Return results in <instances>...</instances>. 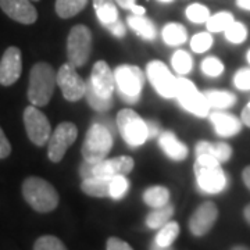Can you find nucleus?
<instances>
[{
    "instance_id": "obj_1",
    "label": "nucleus",
    "mask_w": 250,
    "mask_h": 250,
    "mask_svg": "<svg viewBox=\"0 0 250 250\" xmlns=\"http://www.w3.org/2000/svg\"><path fill=\"white\" fill-rule=\"evenodd\" d=\"M57 83V74L47 62H36L29 72L28 99L32 106L42 107L49 104Z\"/></svg>"
},
{
    "instance_id": "obj_2",
    "label": "nucleus",
    "mask_w": 250,
    "mask_h": 250,
    "mask_svg": "<svg viewBox=\"0 0 250 250\" xmlns=\"http://www.w3.org/2000/svg\"><path fill=\"white\" fill-rule=\"evenodd\" d=\"M22 196L38 213H50L59 206L60 197L54 187L46 179L28 177L22 182Z\"/></svg>"
},
{
    "instance_id": "obj_3",
    "label": "nucleus",
    "mask_w": 250,
    "mask_h": 250,
    "mask_svg": "<svg viewBox=\"0 0 250 250\" xmlns=\"http://www.w3.org/2000/svg\"><path fill=\"white\" fill-rule=\"evenodd\" d=\"M193 168L197 185L205 193L217 195L228 185V178L221 168V163L210 154L197 156Z\"/></svg>"
},
{
    "instance_id": "obj_4",
    "label": "nucleus",
    "mask_w": 250,
    "mask_h": 250,
    "mask_svg": "<svg viewBox=\"0 0 250 250\" xmlns=\"http://www.w3.org/2000/svg\"><path fill=\"white\" fill-rule=\"evenodd\" d=\"M114 132L103 123H96L90 126L82 143V156L85 161L99 163L103 161L113 147Z\"/></svg>"
},
{
    "instance_id": "obj_5",
    "label": "nucleus",
    "mask_w": 250,
    "mask_h": 250,
    "mask_svg": "<svg viewBox=\"0 0 250 250\" xmlns=\"http://www.w3.org/2000/svg\"><path fill=\"white\" fill-rule=\"evenodd\" d=\"M135 163L129 156H118L114 159H104L99 163L83 161L80 167L81 178H113L116 175H126L134 168Z\"/></svg>"
},
{
    "instance_id": "obj_6",
    "label": "nucleus",
    "mask_w": 250,
    "mask_h": 250,
    "mask_svg": "<svg viewBox=\"0 0 250 250\" xmlns=\"http://www.w3.org/2000/svg\"><path fill=\"white\" fill-rule=\"evenodd\" d=\"M114 78L121 99L129 104L136 103L141 98V92L145 83L142 70L136 65H118L114 71Z\"/></svg>"
},
{
    "instance_id": "obj_7",
    "label": "nucleus",
    "mask_w": 250,
    "mask_h": 250,
    "mask_svg": "<svg viewBox=\"0 0 250 250\" xmlns=\"http://www.w3.org/2000/svg\"><path fill=\"white\" fill-rule=\"evenodd\" d=\"M117 128L131 147L141 146L149 138L146 121L131 108H124L117 114Z\"/></svg>"
},
{
    "instance_id": "obj_8",
    "label": "nucleus",
    "mask_w": 250,
    "mask_h": 250,
    "mask_svg": "<svg viewBox=\"0 0 250 250\" xmlns=\"http://www.w3.org/2000/svg\"><path fill=\"white\" fill-rule=\"evenodd\" d=\"M92 34L86 25H75L71 28L67 38V59L75 68L85 65L90 56Z\"/></svg>"
},
{
    "instance_id": "obj_9",
    "label": "nucleus",
    "mask_w": 250,
    "mask_h": 250,
    "mask_svg": "<svg viewBox=\"0 0 250 250\" xmlns=\"http://www.w3.org/2000/svg\"><path fill=\"white\" fill-rule=\"evenodd\" d=\"M181 106L196 117H207L210 113V104L205 93H200L196 86L187 78H178V92H177Z\"/></svg>"
},
{
    "instance_id": "obj_10",
    "label": "nucleus",
    "mask_w": 250,
    "mask_h": 250,
    "mask_svg": "<svg viewBox=\"0 0 250 250\" xmlns=\"http://www.w3.org/2000/svg\"><path fill=\"white\" fill-rule=\"evenodd\" d=\"M24 125L29 141L36 146H45L52 136V126L47 117L36 106H28L24 110Z\"/></svg>"
},
{
    "instance_id": "obj_11",
    "label": "nucleus",
    "mask_w": 250,
    "mask_h": 250,
    "mask_svg": "<svg viewBox=\"0 0 250 250\" xmlns=\"http://www.w3.org/2000/svg\"><path fill=\"white\" fill-rule=\"evenodd\" d=\"M147 78L153 88L160 93L163 98H177L178 80L171 74L168 67L163 62H150L146 67Z\"/></svg>"
},
{
    "instance_id": "obj_12",
    "label": "nucleus",
    "mask_w": 250,
    "mask_h": 250,
    "mask_svg": "<svg viewBox=\"0 0 250 250\" xmlns=\"http://www.w3.org/2000/svg\"><path fill=\"white\" fill-rule=\"evenodd\" d=\"M78 129L75 124L72 123H62L57 125V128L53 131V134L49 139L47 146V156L49 160L53 163H60L67 153L68 147L77 141Z\"/></svg>"
},
{
    "instance_id": "obj_13",
    "label": "nucleus",
    "mask_w": 250,
    "mask_h": 250,
    "mask_svg": "<svg viewBox=\"0 0 250 250\" xmlns=\"http://www.w3.org/2000/svg\"><path fill=\"white\" fill-rule=\"evenodd\" d=\"M57 85L62 89L64 99L68 102H78L86 92V82L81 78L75 67L70 62L62 64L57 71Z\"/></svg>"
},
{
    "instance_id": "obj_14",
    "label": "nucleus",
    "mask_w": 250,
    "mask_h": 250,
    "mask_svg": "<svg viewBox=\"0 0 250 250\" xmlns=\"http://www.w3.org/2000/svg\"><path fill=\"white\" fill-rule=\"evenodd\" d=\"M218 218V208L213 202H205L193 211L189 220V231L195 236H205L210 232Z\"/></svg>"
},
{
    "instance_id": "obj_15",
    "label": "nucleus",
    "mask_w": 250,
    "mask_h": 250,
    "mask_svg": "<svg viewBox=\"0 0 250 250\" xmlns=\"http://www.w3.org/2000/svg\"><path fill=\"white\" fill-rule=\"evenodd\" d=\"M22 72V56L16 46L6 49L0 60V85L11 86L16 83Z\"/></svg>"
},
{
    "instance_id": "obj_16",
    "label": "nucleus",
    "mask_w": 250,
    "mask_h": 250,
    "mask_svg": "<svg viewBox=\"0 0 250 250\" xmlns=\"http://www.w3.org/2000/svg\"><path fill=\"white\" fill-rule=\"evenodd\" d=\"M89 81L93 89L102 98L113 99V92L116 89V78H114V72L111 71L107 62H95Z\"/></svg>"
},
{
    "instance_id": "obj_17",
    "label": "nucleus",
    "mask_w": 250,
    "mask_h": 250,
    "mask_svg": "<svg viewBox=\"0 0 250 250\" xmlns=\"http://www.w3.org/2000/svg\"><path fill=\"white\" fill-rule=\"evenodd\" d=\"M0 9L20 24L29 25L38 20V11L31 0H0Z\"/></svg>"
},
{
    "instance_id": "obj_18",
    "label": "nucleus",
    "mask_w": 250,
    "mask_h": 250,
    "mask_svg": "<svg viewBox=\"0 0 250 250\" xmlns=\"http://www.w3.org/2000/svg\"><path fill=\"white\" fill-rule=\"evenodd\" d=\"M211 123L214 124V129L217 135L224 136V138H231L233 135L239 134L242 129V120L238 117L232 116L229 113H223V111H215L210 116Z\"/></svg>"
},
{
    "instance_id": "obj_19",
    "label": "nucleus",
    "mask_w": 250,
    "mask_h": 250,
    "mask_svg": "<svg viewBox=\"0 0 250 250\" xmlns=\"http://www.w3.org/2000/svg\"><path fill=\"white\" fill-rule=\"evenodd\" d=\"M159 145L163 149V152L172 160L182 161L188 157L189 150H188L187 145L181 142L175 134H172L171 131H166L159 135Z\"/></svg>"
},
{
    "instance_id": "obj_20",
    "label": "nucleus",
    "mask_w": 250,
    "mask_h": 250,
    "mask_svg": "<svg viewBox=\"0 0 250 250\" xmlns=\"http://www.w3.org/2000/svg\"><path fill=\"white\" fill-rule=\"evenodd\" d=\"M202 154H210L214 159L220 161L221 164L227 163L232 156V147L228 143L224 142H206L202 141L196 145V157Z\"/></svg>"
},
{
    "instance_id": "obj_21",
    "label": "nucleus",
    "mask_w": 250,
    "mask_h": 250,
    "mask_svg": "<svg viewBox=\"0 0 250 250\" xmlns=\"http://www.w3.org/2000/svg\"><path fill=\"white\" fill-rule=\"evenodd\" d=\"M114 1L116 0H93V7L99 21L106 28L118 20V10Z\"/></svg>"
},
{
    "instance_id": "obj_22",
    "label": "nucleus",
    "mask_w": 250,
    "mask_h": 250,
    "mask_svg": "<svg viewBox=\"0 0 250 250\" xmlns=\"http://www.w3.org/2000/svg\"><path fill=\"white\" fill-rule=\"evenodd\" d=\"M110 181H111V178L82 179L81 189L88 196L108 197L110 196Z\"/></svg>"
},
{
    "instance_id": "obj_23",
    "label": "nucleus",
    "mask_w": 250,
    "mask_h": 250,
    "mask_svg": "<svg viewBox=\"0 0 250 250\" xmlns=\"http://www.w3.org/2000/svg\"><path fill=\"white\" fill-rule=\"evenodd\" d=\"M126 22L138 35L143 38V39H146V41H153L157 35L156 27L153 25L152 21L147 17H145V16H135V14H132V16L126 18Z\"/></svg>"
},
{
    "instance_id": "obj_24",
    "label": "nucleus",
    "mask_w": 250,
    "mask_h": 250,
    "mask_svg": "<svg viewBox=\"0 0 250 250\" xmlns=\"http://www.w3.org/2000/svg\"><path fill=\"white\" fill-rule=\"evenodd\" d=\"M143 202L147 206H150L152 208H159L163 206L170 203V190L166 187H156L147 188L143 192Z\"/></svg>"
},
{
    "instance_id": "obj_25",
    "label": "nucleus",
    "mask_w": 250,
    "mask_h": 250,
    "mask_svg": "<svg viewBox=\"0 0 250 250\" xmlns=\"http://www.w3.org/2000/svg\"><path fill=\"white\" fill-rule=\"evenodd\" d=\"M172 215H174V206L170 203L159 208H153L146 217V225L152 229H160L161 227L170 223Z\"/></svg>"
},
{
    "instance_id": "obj_26",
    "label": "nucleus",
    "mask_w": 250,
    "mask_h": 250,
    "mask_svg": "<svg viewBox=\"0 0 250 250\" xmlns=\"http://www.w3.org/2000/svg\"><path fill=\"white\" fill-rule=\"evenodd\" d=\"M205 96L210 107L217 108V110L232 107L236 103V96L228 90H206Z\"/></svg>"
},
{
    "instance_id": "obj_27",
    "label": "nucleus",
    "mask_w": 250,
    "mask_h": 250,
    "mask_svg": "<svg viewBox=\"0 0 250 250\" xmlns=\"http://www.w3.org/2000/svg\"><path fill=\"white\" fill-rule=\"evenodd\" d=\"M163 39L167 45L170 46L184 45L188 39L187 29L181 24L170 22L163 28Z\"/></svg>"
},
{
    "instance_id": "obj_28",
    "label": "nucleus",
    "mask_w": 250,
    "mask_h": 250,
    "mask_svg": "<svg viewBox=\"0 0 250 250\" xmlns=\"http://www.w3.org/2000/svg\"><path fill=\"white\" fill-rule=\"evenodd\" d=\"M88 0H56L54 9L60 18H71L86 7Z\"/></svg>"
},
{
    "instance_id": "obj_29",
    "label": "nucleus",
    "mask_w": 250,
    "mask_h": 250,
    "mask_svg": "<svg viewBox=\"0 0 250 250\" xmlns=\"http://www.w3.org/2000/svg\"><path fill=\"white\" fill-rule=\"evenodd\" d=\"M85 98L90 107L96 110L99 113H106L110 108L113 107V99H104L102 98L96 90L93 89L90 81L86 82V92H85Z\"/></svg>"
},
{
    "instance_id": "obj_30",
    "label": "nucleus",
    "mask_w": 250,
    "mask_h": 250,
    "mask_svg": "<svg viewBox=\"0 0 250 250\" xmlns=\"http://www.w3.org/2000/svg\"><path fill=\"white\" fill-rule=\"evenodd\" d=\"M233 21H235V18L229 11H220L207 20L206 27L208 29V32H223L232 24Z\"/></svg>"
},
{
    "instance_id": "obj_31",
    "label": "nucleus",
    "mask_w": 250,
    "mask_h": 250,
    "mask_svg": "<svg viewBox=\"0 0 250 250\" xmlns=\"http://www.w3.org/2000/svg\"><path fill=\"white\" fill-rule=\"evenodd\" d=\"M179 235V225L175 221H170L161 227L154 242L160 246H171Z\"/></svg>"
},
{
    "instance_id": "obj_32",
    "label": "nucleus",
    "mask_w": 250,
    "mask_h": 250,
    "mask_svg": "<svg viewBox=\"0 0 250 250\" xmlns=\"http://www.w3.org/2000/svg\"><path fill=\"white\" fill-rule=\"evenodd\" d=\"M171 64H172V68L181 75L190 72L192 67H193L192 57L185 50H177L172 56V59H171Z\"/></svg>"
},
{
    "instance_id": "obj_33",
    "label": "nucleus",
    "mask_w": 250,
    "mask_h": 250,
    "mask_svg": "<svg viewBox=\"0 0 250 250\" xmlns=\"http://www.w3.org/2000/svg\"><path fill=\"white\" fill-rule=\"evenodd\" d=\"M225 38L231 42V43H242L246 41L248 38V28L245 27L239 21H233L229 27L227 28L225 31Z\"/></svg>"
},
{
    "instance_id": "obj_34",
    "label": "nucleus",
    "mask_w": 250,
    "mask_h": 250,
    "mask_svg": "<svg viewBox=\"0 0 250 250\" xmlns=\"http://www.w3.org/2000/svg\"><path fill=\"white\" fill-rule=\"evenodd\" d=\"M34 250H67L65 245L57 236L43 235L34 243Z\"/></svg>"
},
{
    "instance_id": "obj_35",
    "label": "nucleus",
    "mask_w": 250,
    "mask_h": 250,
    "mask_svg": "<svg viewBox=\"0 0 250 250\" xmlns=\"http://www.w3.org/2000/svg\"><path fill=\"white\" fill-rule=\"evenodd\" d=\"M187 17L189 21H192L195 24H202V22H207V20L211 16H210V10L206 6L195 3V4H190L187 9Z\"/></svg>"
},
{
    "instance_id": "obj_36",
    "label": "nucleus",
    "mask_w": 250,
    "mask_h": 250,
    "mask_svg": "<svg viewBox=\"0 0 250 250\" xmlns=\"http://www.w3.org/2000/svg\"><path fill=\"white\" fill-rule=\"evenodd\" d=\"M129 188V182L125 175H116L110 181V197L113 199H121L125 196L126 190Z\"/></svg>"
},
{
    "instance_id": "obj_37",
    "label": "nucleus",
    "mask_w": 250,
    "mask_h": 250,
    "mask_svg": "<svg viewBox=\"0 0 250 250\" xmlns=\"http://www.w3.org/2000/svg\"><path fill=\"white\" fill-rule=\"evenodd\" d=\"M213 45V36L208 32H200L192 38L190 47L195 53H205Z\"/></svg>"
},
{
    "instance_id": "obj_38",
    "label": "nucleus",
    "mask_w": 250,
    "mask_h": 250,
    "mask_svg": "<svg viewBox=\"0 0 250 250\" xmlns=\"http://www.w3.org/2000/svg\"><path fill=\"white\" fill-rule=\"evenodd\" d=\"M202 71L207 77H220L224 72V64L217 57H207L202 62Z\"/></svg>"
},
{
    "instance_id": "obj_39",
    "label": "nucleus",
    "mask_w": 250,
    "mask_h": 250,
    "mask_svg": "<svg viewBox=\"0 0 250 250\" xmlns=\"http://www.w3.org/2000/svg\"><path fill=\"white\" fill-rule=\"evenodd\" d=\"M233 85L239 90H250V70L241 68L233 77Z\"/></svg>"
},
{
    "instance_id": "obj_40",
    "label": "nucleus",
    "mask_w": 250,
    "mask_h": 250,
    "mask_svg": "<svg viewBox=\"0 0 250 250\" xmlns=\"http://www.w3.org/2000/svg\"><path fill=\"white\" fill-rule=\"evenodd\" d=\"M106 249L107 250H134L128 243L120 238L116 236H111L108 238L107 243H106Z\"/></svg>"
},
{
    "instance_id": "obj_41",
    "label": "nucleus",
    "mask_w": 250,
    "mask_h": 250,
    "mask_svg": "<svg viewBox=\"0 0 250 250\" xmlns=\"http://www.w3.org/2000/svg\"><path fill=\"white\" fill-rule=\"evenodd\" d=\"M10 153H11V145H10L4 131L0 128V160L9 157Z\"/></svg>"
},
{
    "instance_id": "obj_42",
    "label": "nucleus",
    "mask_w": 250,
    "mask_h": 250,
    "mask_svg": "<svg viewBox=\"0 0 250 250\" xmlns=\"http://www.w3.org/2000/svg\"><path fill=\"white\" fill-rule=\"evenodd\" d=\"M108 29H110V32L114 36H117V38H123V36L125 35L124 24H123L120 20H117L114 24H111V25L108 27Z\"/></svg>"
},
{
    "instance_id": "obj_43",
    "label": "nucleus",
    "mask_w": 250,
    "mask_h": 250,
    "mask_svg": "<svg viewBox=\"0 0 250 250\" xmlns=\"http://www.w3.org/2000/svg\"><path fill=\"white\" fill-rule=\"evenodd\" d=\"M146 126H147V136L149 138H156L157 135H160V128H159V124L156 121H146Z\"/></svg>"
},
{
    "instance_id": "obj_44",
    "label": "nucleus",
    "mask_w": 250,
    "mask_h": 250,
    "mask_svg": "<svg viewBox=\"0 0 250 250\" xmlns=\"http://www.w3.org/2000/svg\"><path fill=\"white\" fill-rule=\"evenodd\" d=\"M116 3L125 10H131L134 6H136V0H116Z\"/></svg>"
},
{
    "instance_id": "obj_45",
    "label": "nucleus",
    "mask_w": 250,
    "mask_h": 250,
    "mask_svg": "<svg viewBox=\"0 0 250 250\" xmlns=\"http://www.w3.org/2000/svg\"><path fill=\"white\" fill-rule=\"evenodd\" d=\"M241 120H242V123H243V124L250 128V107H249V106H246V107L242 110Z\"/></svg>"
},
{
    "instance_id": "obj_46",
    "label": "nucleus",
    "mask_w": 250,
    "mask_h": 250,
    "mask_svg": "<svg viewBox=\"0 0 250 250\" xmlns=\"http://www.w3.org/2000/svg\"><path fill=\"white\" fill-rule=\"evenodd\" d=\"M242 179H243L246 188L250 190V166H248V167L243 170V172H242Z\"/></svg>"
},
{
    "instance_id": "obj_47",
    "label": "nucleus",
    "mask_w": 250,
    "mask_h": 250,
    "mask_svg": "<svg viewBox=\"0 0 250 250\" xmlns=\"http://www.w3.org/2000/svg\"><path fill=\"white\" fill-rule=\"evenodd\" d=\"M236 6L242 10L250 11V0H236Z\"/></svg>"
},
{
    "instance_id": "obj_48",
    "label": "nucleus",
    "mask_w": 250,
    "mask_h": 250,
    "mask_svg": "<svg viewBox=\"0 0 250 250\" xmlns=\"http://www.w3.org/2000/svg\"><path fill=\"white\" fill-rule=\"evenodd\" d=\"M131 11H132V14H135V16H143L145 13H146V10H145V7H142V6H134L132 9H131Z\"/></svg>"
},
{
    "instance_id": "obj_49",
    "label": "nucleus",
    "mask_w": 250,
    "mask_h": 250,
    "mask_svg": "<svg viewBox=\"0 0 250 250\" xmlns=\"http://www.w3.org/2000/svg\"><path fill=\"white\" fill-rule=\"evenodd\" d=\"M150 250H174L171 246H160V245H157L156 242L153 243L152 246H150Z\"/></svg>"
},
{
    "instance_id": "obj_50",
    "label": "nucleus",
    "mask_w": 250,
    "mask_h": 250,
    "mask_svg": "<svg viewBox=\"0 0 250 250\" xmlns=\"http://www.w3.org/2000/svg\"><path fill=\"white\" fill-rule=\"evenodd\" d=\"M243 215H245V220H246L250 225V203L245 207V210H243Z\"/></svg>"
},
{
    "instance_id": "obj_51",
    "label": "nucleus",
    "mask_w": 250,
    "mask_h": 250,
    "mask_svg": "<svg viewBox=\"0 0 250 250\" xmlns=\"http://www.w3.org/2000/svg\"><path fill=\"white\" fill-rule=\"evenodd\" d=\"M231 250H250L249 248H246V246H243V245H238V246H233Z\"/></svg>"
},
{
    "instance_id": "obj_52",
    "label": "nucleus",
    "mask_w": 250,
    "mask_h": 250,
    "mask_svg": "<svg viewBox=\"0 0 250 250\" xmlns=\"http://www.w3.org/2000/svg\"><path fill=\"white\" fill-rule=\"evenodd\" d=\"M159 1H163V3H171L172 0H159Z\"/></svg>"
},
{
    "instance_id": "obj_53",
    "label": "nucleus",
    "mask_w": 250,
    "mask_h": 250,
    "mask_svg": "<svg viewBox=\"0 0 250 250\" xmlns=\"http://www.w3.org/2000/svg\"><path fill=\"white\" fill-rule=\"evenodd\" d=\"M248 62H249V64H250V50L248 52Z\"/></svg>"
},
{
    "instance_id": "obj_54",
    "label": "nucleus",
    "mask_w": 250,
    "mask_h": 250,
    "mask_svg": "<svg viewBox=\"0 0 250 250\" xmlns=\"http://www.w3.org/2000/svg\"><path fill=\"white\" fill-rule=\"evenodd\" d=\"M248 106H249V107H250V102H249V104H248Z\"/></svg>"
},
{
    "instance_id": "obj_55",
    "label": "nucleus",
    "mask_w": 250,
    "mask_h": 250,
    "mask_svg": "<svg viewBox=\"0 0 250 250\" xmlns=\"http://www.w3.org/2000/svg\"><path fill=\"white\" fill-rule=\"evenodd\" d=\"M34 1H39V0H34Z\"/></svg>"
}]
</instances>
